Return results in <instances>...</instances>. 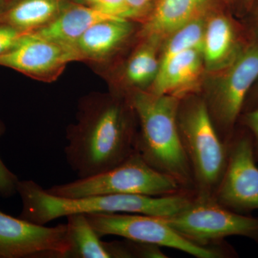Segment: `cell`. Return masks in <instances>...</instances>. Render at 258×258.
<instances>
[{
  "label": "cell",
  "mask_w": 258,
  "mask_h": 258,
  "mask_svg": "<svg viewBox=\"0 0 258 258\" xmlns=\"http://www.w3.org/2000/svg\"><path fill=\"white\" fill-rule=\"evenodd\" d=\"M137 137L128 111L120 103L89 105L79 124L68 134L66 161L79 179L96 176L135 152Z\"/></svg>",
  "instance_id": "6da1fadb"
},
{
  "label": "cell",
  "mask_w": 258,
  "mask_h": 258,
  "mask_svg": "<svg viewBox=\"0 0 258 258\" xmlns=\"http://www.w3.org/2000/svg\"><path fill=\"white\" fill-rule=\"evenodd\" d=\"M17 191L23 203L19 218L41 225L76 213H132L166 217L178 213L192 200L177 193L161 197L116 194L62 198L50 195L32 180H20Z\"/></svg>",
  "instance_id": "7a4b0ae2"
},
{
  "label": "cell",
  "mask_w": 258,
  "mask_h": 258,
  "mask_svg": "<svg viewBox=\"0 0 258 258\" xmlns=\"http://www.w3.org/2000/svg\"><path fill=\"white\" fill-rule=\"evenodd\" d=\"M129 103L141 126L136 151L149 165L174 178L181 186L192 184V171L178 129L177 96L138 91Z\"/></svg>",
  "instance_id": "3957f363"
},
{
  "label": "cell",
  "mask_w": 258,
  "mask_h": 258,
  "mask_svg": "<svg viewBox=\"0 0 258 258\" xmlns=\"http://www.w3.org/2000/svg\"><path fill=\"white\" fill-rule=\"evenodd\" d=\"M177 123L198 196L214 198L227 164L229 144L219 137L203 101L191 102L181 113L178 111Z\"/></svg>",
  "instance_id": "277c9868"
},
{
  "label": "cell",
  "mask_w": 258,
  "mask_h": 258,
  "mask_svg": "<svg viewBox=\"0 0 258 258\" xmlns=\"http://www.w3.org/2000/svg\"><path fill=\"white\" fill-rule=\"evenodd\" d=\"M181 186L175 179L149 165L136 151L113 169L45 190L53 196L70 199L116 194L160 197L176 194Z\"/></svg>",
  "instance_id": "5b68a950"
},
{
  "label": "cell",
  "mask_w": 258,
  "mask_h": 258,
  "mask_svg": "<svg viewBox=\"0 0 258 258\" xmlns=\"http://www.w3.org/2000/svg\"><path fill=\"white\" fill-rule=\"evenodd\" d=\"M186 238L205 246L229 236H242L258 244V217L244 215L219 204L213 197H200L172 216L160 217Z\"/></svg>",
  "instance_id": "8992f818"
},
{
  "label": "cell",
  "mask_w": 258,
  "mask_h": 258,
  "mask_svg": "<svg viewBox=\"0 0 258 258\" xmlns=\"http://www.w3.org/2000/svg\"><path fill=\"white\" fill-rule=\"evenodd\" d=\"M100 237L115 235L126 240L170 247L199 258L220 257L216 249L186 238L160 217L132 213L84 214Z\"/></svg>",
  "instance_id": "52a82bcc"
},
{
  "label": "cell",
  "mask_w": 258,
  "mask_h": 258,
  "mask_svg": "<svg viewBox=\"0 0 258 258\" xmlns=\"http://www.w3.org/2000/svg\"><path fill=\"white\" fill-rule=\"evenodd\" d=\"M250 134L232 137L227 164L214 198L222 206L240 214L258 210V167Z\"/></svg>",
  "instance_id": "ba28073f"
},
{
  "label": "cell",
  "mask_w": 258,
  "mask_h": 258,
  "mask_svg": "<svg viewBox=\"0 0 258 258\" xmlns=\"http://www.w3.org/2000/svg\"><path fill=\"white\" fill-rule=\"evenodd\" d=\"M257 80L258 42H254L244 47L225 68L210 96L212 113L227 133L229 142L247 96Z\"/></svg>",
  "instance_id": "9c48e42d"
},
{
  "label": "cell",
  "mask_w": 258,
  "mask_h": 258,
  "mask_svg": "<svg viewBox=\"0 0 258 258\" xmlns=\"http://www.w3.org/2000/svg\"><path fill=\"white\" fill-rule=\"evenodd\" d=\"M70 248L66 224L46 227L0 210V258H62Z\"/></svg>",
  "instance_id": "30bf717a"
},
{
  "label": "cell",
  "mask_w": 258,
  "mask_h": 258,
  "mask_svg": "<svg viewBox=\"0 0 258 258\" xmlns=\"http://www.w3.org/2000/svg\"><path fill=\"white\" fill-rule=\"evenodd\" d=\"M82 59L75 45L41 38L31 31L24 35L13 48L0 55V66L25 74L42 76Z\"/></svg>",
  "instance_id": "8fae6325"
},
{
  "label": "cell",
  "mask_w": 258,
  "mask_h": 258,
  "mask_svg": "<svg viewBox=\"0 0 258 258\" xmlns=\"http://www.w3.org/2000/svg\"><path fill=\"white\" fill-rule=\"evenodd\" d=\"M243 48L228 18L217 15L206 22L202 47L205 69L210 71L225 69Z\"/></svg>",
  "instance_id": "7c38bea8"
},
{
  "label": "cell",
  "mask_w": 258,
  "mask_h": 258,
  "mask_svg": "<svg viewBox=\"0 0 258 258\" xmlns=\"http://www.w3.org/2000/svg\"><path fill=\"white\" fill-rule=\"evenodd\" d=\"M204 68L202 49H190L181 52L160 66L151 93L176 96V93L192 87L200 79Z\"/></svg>",
  "instance_id": "4fadbf2b"
},
{
  "label": "cell",
  "mask_w": 258,
  "mask_h": 258,
  "mask_svg": "<svg viewBox=\"0 0 258 258\" xmlns=\"http://www.w3.org/2000/svg\"><path fill=\"white\" fill-rule=\"evenodd\" d=\"M207 0H157L144 28L147 39L159 42L201 17Z\"/></svg>",
  "instance_id": "5bb4252c"
},
{
  "label": "cell",
  "mask_w": 258,
  "mask_h": 258,
  "mask_svg": "<svg viewBox=\"0 0 258 258\" xmlns=\"http://www.w3.org/2000/svg\"><path fill=\"white\" fill-rule=\"evenodd\" d=\"M113 19L120 18L103 14L91 6L79 5L57 14L50 23L32 33L46 40L75 45L83 33L94 24Z\"/></svg>",
  "instance_id": "9a60e30c"
},
{
  "label": "cell",
  "mask_w": 258,
  "mask_h": 258,
  "mask_svg": "<svg viewBox=\"0 0 258 258\" xmlns=\"http://www.w3.org/2000/svg\"><path fill=\"white\" fill-rule=\"evenodd\" d=\"M132 26L124 19L104 20L92 25L75 44L83 59L99 60L111 54L128 38Z\"/></svg>",
  "instance_id": "2e32d148"
},
{
  "label": "cell",
  "mask_w": 258,
  "mask_h": 258,
  "mask_svg": "<svg viewBox=\"0 0 258 258\" xmlns=\"http://www.w3.org/2000/svg\"><path fill=\"white\" fill-rule=\"evenodd\" d=\"M66 217L71 245L66 257H113L109 244L101 240L84 214H72Z\"/></svg>",
  "instance_id": "e0dca14e"
},
{
  "label": "cell",
  "mask_w": 258,
  "mask_h": 258,
  "mask_svg": "<svg viewBox=\"0 0 258 258\" xmlns=\"http://www.w3.org/2000/svg\"><path fill=\"white\" fill-rule=\"evenodd\" d=\"M57 0H20L7 13L5 23L31 32L50 23L59 11Z\"/></svg>",
  "instance_id": "ac0fdd59"
},
{
  "label": "cell",
  "mask_w": 258,
  "mask_h": 258,
  "mask_svg": "<svg viewBox=\"0 0 258 258\" xmlns=\"http://www.w3.org/2000/svg\"><path fill=\"white\" fill-rule=\"evenodd\" d=\"M159 43L157 40L147 39L132 56L125 69V76L131 84L142 87L154 82L160 67L157 53Z\"/></svg>",
  "instance_id": "d6986e66"
},
{
  "label": "cell",
  "mask_w": 258,
  "mask_h": 258,
  "mask_svg": "<svg viewBox=\"0 0 258 258\" xmlns=\"http://www.w3.org/2000/svg\"><path fill=\"white\" fill-rule=\"evenodd\" d=\"M205 23L206 21L200 17L168 37L160 57V66L184 51L202 49Z\"/></svg>",
  "instance_id": "ffe728a7"
},
{
  "label": "cell",
  "mask_w": 258,
  "mask_h": 258,
  "mask_svg": "<svg viewBox=\"0 0 258 258\" xmlns=\"http://www.w3.org/2000/svg\"><path fill=\"white\" fill-rule=\"evenodd\" d=\"M5 126L0 122V137L5 133ZM20 179L14 173L7 167L0 158V196L10 198L18 193V184Z\"/></svg>",
  "instance_id": "44dd1931"
},
{
  "label": "cell",
  "mask_w": 258,
  "mask_h": 258,
  "mask_svg": "<svg viewBox=\"0 0 258 258\" xmlns=\"http://www.w3.org/2000/svg\"><path fill=\"white\" fill-rule=\"evenodd\" d=\"M90 5L103 14L113 18L125 20L129 18L125 0H93Z\"/></svg>",
  "instance_id": "7402d4cb"
},
{
  "label": "cell",
  "mask_w": 258,
  "mask_h": 258,
  "mask_svg": "<svg viewBox=\"0 0 258 258\" xmlns=\"http://www.w3.org/2000/svg\"><path fill=\"white\" fill-rule=\"evenodd\" d=\"M28 32L19 30L9 24L0 25V55L13 48Z\"/></svg>",
  "instance_id": "603a6c76"
},
{
  "label": "cell",
  "mask_w": 258,
  "mask_h": 258,
  "mask_svg": "<svg viewBox=\"0 0 258 258\" xmlns=\"http://www.w3.org/2000/svg\"><path fill=\"white\" fill-rule=\"evenodd\" d=\"M242 123L252 137L254 158L258 161V105L247 111L242 117Z\"/></svg>",
  "instance_id": "cb8c5ba5"
},
{
  "label": "cell",
  "mask_w": 258,
  "mask_h": 258,
  "mask_svg": "<svg viewBox=\"0 0 258 258\" xmlns=\"http://www.w3.org/2000/svg\"><path fill=\"white\" fill-rule=\"evenodd\" d=\"M157 0H125L128 18H141L152 12Z\"/></svg>",
  "instance_id": "d4e9b609"
},
{
  "label": "cell",
  "mask_w": 258,
  "mask_h": 258,
  "mask_svg": "<svg viewBox=\"0 0 258 258\" xmlns=\"http://www.w3.org/2000/svg\"><path fill=\"white\" fill-rule=\"evenodd\" d=\"M254 86H255V89H254V96H255V99H256V106L258 105V80L257 81V82L255 83V84L254 85ZM255 106V107H256Z\"/></svg>",
  "instance_id": "484cf974"
},
{
  "label": "cell",
  "mask_w": 258,
  "mask_h": 258,
  "mask_svg": "<svg viewBox=\"0 0 258 258\" xmlns=\"http://www.w3.org/2000/svg\"><path fill=\"white\" fill-rule=\"evenodd\" d=\"M78 1H79L80 3H88V4H91L93 0H78Z\"/></svg>",
  "instance_id": "4316f807"
},
{
  "label": "cell",
  "mask_w": 258,
  "mask_h": 258,
  "mask_svg": "<svg viewBox=\"0 0 258 258\" xmlns=\"http://www.w3.org/2000/svg\"><path fill=\"white\" fill-rule=\"evenodd\" d=\"M256 32H257V40H258V25H257V30H256ZM258 42V41H257Z\"/></svg>",
  "instance_id": "83f0119b"
},
{
  "label": "cell",
  "mask_w": 258,
  "mask_h": 258,
  "mask_svg": "<svg viewBox=\"0 0 258 258\" xmlns=\"http://www.w3.org/2000/svg\"><path fill=\"white\" fill-rule=\"evenodd\" d=\"M3 0H0V4H1L2 3H3Z\"/></svg>",
  "instance_id": "f1b7e54d"
}]
</instances>
